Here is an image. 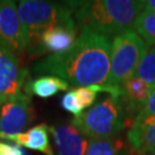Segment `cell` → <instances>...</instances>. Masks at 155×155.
I'll return each mask as SVG.
<instances>
[{
	"label": "cell",
	"instance_id": "cell-1",
	"mask_svg": "<svg viewBox=\"0 0 155 155\" xmlns=\"http://www.w3.org/2000/svg\"><path fill=\"white\" fill-rule=\"evenodd\" d=\"M110 53L109 37L82 28L70 50L38 61L33 71L56 76L74 87L106 85L110 72Z\"/></svg>",
	"mask_w": 155,
	"mask_h": 155
},
{
	"label": "cell",
	"instance_id": "cell-2",
	"mask_svg": "<svg viewBox=\"0 0 155 155\" xmlns=\"http://www.w3.org/2000/svg\"><path fill=\"white\" fill-rule=\"evenodd\" d=\"M143 0H90L81 1L75 12V22L106 37L131 30L143 12Z\"/></svg>",
	"mask_w": 155,
	"mask_h": 155
},
{
	"label": "cell",
	"instance_id": "cell-3",
	"mask_svg": "<svg viewBox=\"0 0 155 155\" xmlns=\"http://www.w3.org/2000/svg\"><path fill=\"white\" fill-rule=\"evenodd\" d=\"M79 4L81 1H18L17 14L27 35L28 47L36 41L44 30L51 27L77 25L72 15L75 14Z\"/></svg>",
	"mask_w": 155,
	"mask_h": 155
},
{
	"label": "cell",
	"instance_id": "cell-4",
	"mask_svg": "<svg viewBox=\"0 0 155 155\" xmlns=\"http://www.w3.org/2000/svg\"><path fill=\"white\" fill-rule=\"evenodd\" d=\"M127 123L122 95H109L82 115L71 120L72 127L89 139L115 138Z\"/></svg>",
	"mask_w": 155,
	"mask_h": 155
},
{
	"label": "cell",
	"instance_id": "cell-5",
	"mask_svg": "<svg viewBox=\"0 0 155 155\" xmlns=\"http://www.w3.org/2000/svg\"><path fill=\"white\" fill-rule=\"evenodd\" d=\"M148 45L133 29L113 38L110 53V72L108 84L121 86L136 75Z\"/></svg>",
	"mask_w": 155,
	"mask_h": 155
},
{
	"label": "cell",
	"instance_id": "cell-6",
	"mask_svg": "<svg viewBox=\"0 0 155 155\" xmlns=\"http://www.w3.org/2000/svg\"><path fill=\"white\" fill-rule=\"evenodd\" d=\"M29 72L20 66L17 55L0 44V106L27 95L23 90Z\"/></svg>",
	"mask_w": 155,
	"mask_h": 155
},
{
	"label": "cell",
	"instance_id": "cell-7",
	"mask_svg": "<svg viewBox=\"0 0 155 155\" xmlns=\"http://www.w3.org/2000/svg\"><path fill=\"white\" fill-rule=\"evenodd\" d=\"M0 44L15 55H21L28 47V39L13 0L0 1Z\"/></svg>",
	"mask_w": 155,
	"mask_h": 155
},
{
	"label": "cell",
	"instance_id": "cell-8",
	"mask_svg": "<svg viewBox=\"0 0 155 155\" xmlns=\"http://www.w3.org/2000/svg\"><path fill=\"white\" fill-rule=\"evenodd\" d=\"M35 120L31 97L24 95L0 106V139L22 133Z\"/></svg>",
	"mask_w": 155,
	"mask_h": 155
},
{
	"label": "cell",
	"instance_id": "cell-9",
	"mask_svg": "<svg viewBox=\"0 0 155 155\" xmlns=\"http://www.w3.org/2000/svg\"><path fill=\"white\" fill-rule=\"evenodd\" d=\"M77 40V25H55L44 30L36 41L29 46V52L36 55L44 53L63 54L71 48Z\"/></svg>",
	"mask_w": 155,
	"mask_h": 155
},
{
	"label": "cell",
	"instance_id": "cell-10",
	"mask_svg": "<svg viewBox=\"0 0 155 155\" xmlns=\"http://www.w3.org/2000/svg\"><path fill=\"white\" fill-rule=\"evenodd\" d=\"M58 155H85L90 139L71 124L50 127Z\"/></svg>",
	"mask_w": 155,
	"mask_h": 155
},
{
	"label": "cell",
	"instance_id": "cell-11",
	"mask_svg": "<svg viewBox=\"0 0 155 155\" xmlns=\"http://www.w3.org/2000/svg\"><path fill=\"white\" fill-rule=\"evenodd\" d=\"M122 87V100L127 122L132 118H136L138 113L141 110L146 101L150 97L154 86L150 85L141 78L133 76L127 79L125 83L121 85Z\"/></svg>",
	"mask_w": 155,
	"mask_h": 155
},
{
	"label": "cell",
	"instance_id": "cell-12",
	"mask_svg": "<svg viewBox=\"0 0 155 155\" xmlns=\"http://www.w3.org/2000/svg\"><path fill=\"white\" fill-rule=\"evenodd\" d=\"M50 127L45 123L29 129L28 131L13 136H6L2 140L13 141L21 147L40 152L45 155H54L53 148L50 141Z\"/></svg>",
	"mask_w": 155,
	"mask_h": 155
},
{
	"label": "cell",
	"instance_id": "cell-13",
	"mask_svg": "<svg viewBox=\"0 0 155 155\" xmlns=\"http://www.w3.org/2000/svg\"><path fill=\"white\" fill-rule=\"evenodd\" d=\"M127 141L138 155L155 153V117L131 125L127 132Z\"/></svg>",
	"mask_w": 155,
	"mask_h": 155
},
{
	"label": "cell",
	"instance_id": "cell-14",
	"mask_svg": "<svg viewBox=\"0 0 155 155\" xmlns=\"http://www.w3.org/2000/svg\"><path fill=\"white\" fill-rule=\"evenodd\" d=\"M70 85L61 78L51 75H44L28 82L24 91L28 95L32 94L41 99H47L61 91H67Z\"/></svg>",
	"mask_w": 155,
	"mask_h": 155
},
{
	"label": "cell",
	"instance_id": "cell-15",
	"mask_svg": "<svg viewBox=\"0 0 155 155\" xmlns=\"http://www.w3.org/2000/svg\"><path fill=\"white\" fill-rule=\"evenodd\" d=\"M85 155H129L127 145L121 138L90 139Z\"/></svg>",
	"mask_w": 155,
	"mask_h": 155
},
{
	"label": "cell",
	"instance_id": "cell-16",
	"mask_svg": "<svg viewBox=\"0 0 155 155\" xmlns=\"http://www.w3.org/2000/svg\"><path fill=\"white\" fill-rule=\"evenodd\" d=\"M133 30L148 46H155V13L143 9L134 22Z\"/></svg>",
	"mask_w": 155,
	"mask_h": 155
},
{
	"label": "cell",
	"instance_id": "cell-17",
	"mask_svg": "<svg viewBox=\"0 0 155 155\" xmlns=\"http://www.w3.org/2000/svg\"><path fill=\"white\" fill-rule=\"evenodd\" d=\"M137 77L155 86V46H150L136 71Z\"/></svg>",
	"mask_w": 155,
	"mask_h": 155
},
{
	"label": "cell",
	"instance_id": "cell-18",
	"mask_svg": "<svg viewBox=\"0 0 155 155\" xmlns=\"http://www.w3.org/2000/svg\"><path fill=\"white\" fill-rule=\"evenodd\" d=\"M61 107L64 110L74 115V117H77L83 114V108L79 104L74 90L68 91L61 98Z\"/></svg>",
	"mask_w": 155,
	"mask_h": 155
},
{
	"label": "cell",
	"instance_id": "cell-19",
	"mask_svg": "<svg viewBox=\"0 0 155 155\" xmlns=\"http://www.w3.org/2000/svg\"><path fill=\"white\" fill-rule=\"evenodd\" d=\"M72 90H74L83 109H86V108L90 109L91 107H93L97 97H98L97 91H94L91 86L90 87H75Z\"/></svg>",
	"mask_w": 155,
	"mask_h": 155
},
{
	"label": "cell",
	"instance_id": "cell-20",
	"mask_svg": "<svg viewBox=\"0 0 155 155\" xmlns=\"http://www.w3.org/2000/svg\"><path fill=\"white\" fill-rule=\"evenodd\" d=\"M150 117H155V86L152 90V92H150V97H148L144 107L141 108V110L139 111L138 115L133 120L132 125L133 124H140L141 122H144Z\"/></svg>",
	"mask_w": 155,
	"mask_h": 155
},
{
	"label": "cell",
	"instance_id": "cell-21",
	"mask_svg": "<svg viewBox=\"0 0 155 155\" xmlns=\"http://www.w3.org/2000/svg\"><path fill=\"white\" fill-rule=\"evenodd\" d=\"M0 155H27L21 146L7 140H0Z\"/></svg>",
	"mask_w": 155,
	"mask_h": 155
},
{
	"label": "cell",
	"instance_id": "cell-22",
	"mask_svg": "<svg viewBox=\"0 0 155 155\" xmlns=\"http://www.w3.org/2000/svg\"><path fill=\"white\" fill-rule=\"evenodd\" d=\"M144 9L145 11L152 12V13H155V0H147V1H145Z\"/></svg>",
	"mask_w": 155,
	"mask_h": 155
},
{
	"label": "cell",
	"instance_id": "cell-23",
	"mask_svg": "<svg viewBox=\"0 0 155 155\" xmlns=\"http://www.w3.org/2000/svg\"><path fill=\"white\" fill-rule=\"evenodd\" d=\"M143 155H155V153H148V154H143Z\"/></svg>",
	"mask_w": 155,
	"mask_h": 155
}]
</instances>
